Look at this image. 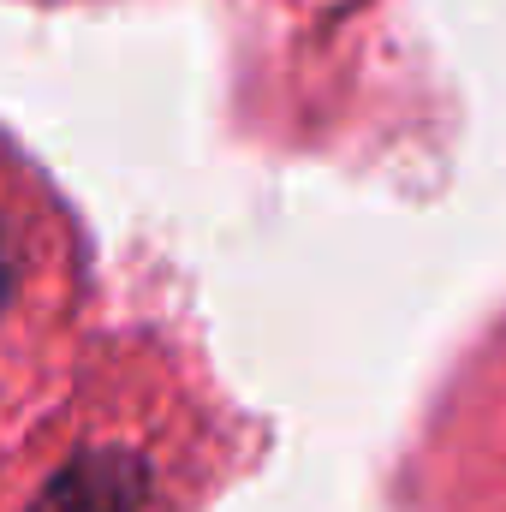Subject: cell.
<instances>
[{"label": "cell", "instance_id": "6da1fadb", "mask_svg": "<svg viewBox=\"0 0 506 512\" xmlns=\"http://www.w3.org/2000/svg\"><path fill=\"white\" fill-rule=\"evenodd\" d=\"M18 286H24V251H18V239L6 233V221H0V322H6V310L18 304Z\"/></svg>", "mask_w": 506, "mask_h": 512}]
</instances>
